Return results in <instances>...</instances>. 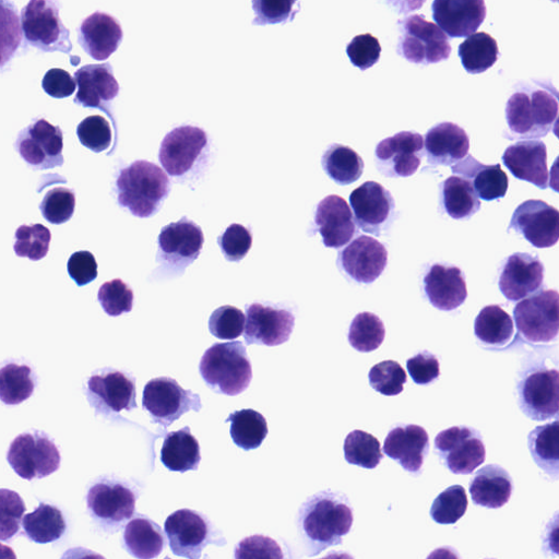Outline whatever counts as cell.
<instances>
[{
	"label": "cell",
	"mask_w": 559,
	"mask_h": 559,
	"mask_svg": "<svg viewBox=\"0 0 559 559\" xmlns=\"http://www.w3.org/2000/svg\"><path fill=\"white\" fill-rule=\"evenodd\" d=\"M558 97L550 85L524 83L506 104V120L513 138L545 136L557 123Z\"/></svg>",
	"instance_id": "obj_2"
},
{
	"label": "cell",
	"mask_w": 559,
	"mask_h": 559,
	"mask_svg": "<svg viewBox=\"0 0 559 559\" xmlns=\"http://www.w3.org/2000/svg\"><path fill=\"white\" fill-rule=\"evenodd\" d=\"M468 500L461 485H453L440 492L430 508V516L438 524H454L466 512Z\"/></svg>",
	"instance_id": "obj_48"
},
{
	"label": "cell",
	"mask_w": 559,
	"mask_h": 559,
	"mask_svg": "<svg viewBox=\"0 0 559 559\" xmlns=\"http://www.w3.org/2000/svg\"><path fill=\"white\" fill-rule=\"evenodd\" d=\"M25 512L21 496L10 489H0V540H9L19 533Z\"/></svg>",
	"instance_id": "obj_52"
},
{
	"label": "cell",
	"mask_w": 559,
	"mask_h": 559,
	"mask_svg": "<svg viewBox=\"0 0 559 559\" xmlns=\"http://www.w3.org/2000/svg\"><path fill=\"white\" fill-rule=\"evenodd\" d=\"M440 187L442 205L450 217L468 218L480 209L479 198L466 178L453 175L448 177Z\"/></svg>",
	"instance_id": "obj_39"
},
{
	"label": "cell",
	"mask_w": 559,
	"mask_h": 559,
	"mask_svg": "<svg viewBox=\"0 0 559 559\" xmlns=\"http://www.w3.org/2000/svg\"><path fill=\"white\" fill-rule=\"evenodd\" d=\"M516 400L521 411L533 420L557 419L559 409V373L543 362L520 374Z\"/></svg>",
	"instance_id": "obj_8"
},
{
	"label": "cell",
	"mask_w": 559,
	"mask_h": 559,
	"mask_svg": "<svg viewBox=\"0 0 559 559\" xmlns=\"http://www.w3.org/2000/svg\"><path fill=\"white\" fill-rule=\"evenodd\" d=\"M78 41L93 59L109 58L122 40L119 22L111 15L96 11L85 17L78 28Z\"/></svg>",
	"instance_id": "obj_28"
},
{
	"label": "cell",
	"mask_w": 559,
	"mask_h": 559,
	"mask_svg": "<svg viewBox=\"0 0 559 559\" xmlns=\"http://www.w3.org/2000/svg\"><path fill=\"white\" fill-rule=\"evenodd\" d=\"M116 188L120 206L136 217H150L167 198L170 182L159 166L140 159L120 170Z\"/></svg>",
	"instance_id": "obj_3"
},
{
	"label": "cell",
	"mask_w": 559,
	"mask_h": 559,
	"mask_svg": "<svg viewBox=\"0 0 559 559\" xmlns=\"http://www.w3.org/2000/svg\"><path fill=\"white\" fill-rule=\"evenodd\" d=\"M76 135L81 144L95 153L107 150L112 139L109 122L99 115L84 118L76 128Z\"/></svg>",
	"instance_id": "obj_54"
},
{
	"label": "cell",
	"mask_w": 559,
	"mask_h": 559,
	"mask_svg": "<svg viewBox=\"0 0 559 559\" xmlns=\"http://www.w3.org/2000/svg\"><path fill=\"white\" fill-rule=\"evenodd\" d=\"M236 558L247 557H271L282 558L283 554L280 546L272 538L253 535L242 539L236 547Z\"/></svg>",
	"instance_id": "obj_59"
},
{
	"label": "cell",
	"mask_w": 559,
	"mask_h": 559,
	"mask_svg": "<svg viewBox=\"0 0 559 559\" xmlns=\"http://www.w3.org/2000/svg\"><path fill=\"white\" fill-rule=\"evenodd\" d=\"M35 379L27 365L9 362L0 368V401L5 405H17L34 392Z\"/></svg>",
	"instance_id": "obj_43"
},
{
	"label": "cell",
	"mask_w": 559,
	"mask_h": 559,
	"mask_svg": "<svg viewBox=\"0 0 559 559\" xmlns=\"http://www.w3.org/2000/svg\"><path fill=\"white\" fill-rule=\"evenodd\" d=\"M428 451L427 431L414 424L395 426L389 431L383 443V453L411 474H420Z\"/></svg>",
	"instance_id": "obj_24"
},
{
	"label": "cell",
	"mask_w": 559,
	"mask_h": 559,
	"mask_svg": "<svg viewBox=\"0 0 559 559\" xmlns=\"http://www.w3.org/2000/svg\"><path fill=\"white\" fill-rule=\"evenodd\" d=\"M459 57L463 68L471 74H478L491 68L499 58L496 39L485 33H473L460 45Z\"/></svg>",
	"instance_id": "obj_41"
},
{
	"label": "cell",
	"mask_w": 559,
	"mask_h": 559,
	"mask_svg": "<svg viewBox=\"0 0 559 559\" xmlns=\"http://www.w3.org/2000/svg\"><path fill=\"white\" fill-rule=\"evenodd\" d=\"M122 539L127 551L139 559L156 558L165 548V537L160 527L142 515L128 522Z\"/></svg>",
	"instance_id": "obj_35"
},
{
	"label": "cell",
	"mask_w": 559,
	"mask_h": 559,
	"mask_svg": "<svg viewBox=\"0 0 559 559\" xmlns=\"http://www.w3.org/2000/svg\"><path fill=\"white\" fill-rule=\"evenodd\" d=\"M74 207V192L64 187H57L47 191L39 204L43 216L55 225L68 222L73 215Z\"/></svg>",
	"instance_id": "obj_50"
},
{
	"label": "cell",
	"mask_w": 559,
	"mask_h": 559,
	"mask_svg": "<svg viewBox=\"0 0 559 559\" xmlns=\"http://www.w3.org/2000/svg\"><path fill=\"white\" fill-rule=\"evenodd\" d=\"M204 235L199 225L182 217L164 226L158 236L157 260L176 269H185L200 254Z\"/></svg>",
	"instance_id": "obj_18"
},
{
	"label": "cell",
	"mask_w": 559,
	"mask_h": 559,
	"mask_svg": "<svg viewBox=\"0 0 559 559\" xmlns=\"http://www.w3.org/2000/svg\"><path fill=\"white\" fill-rule=\"evenodd\" d=\"M406 367L411 378L416 384H429L440 376L438 358L427 350H423L408 358Z\"/></svg>",
	"instance_id": "obj_58"
},
{
	"label": "cell",
	"mask_w": 559,
	"mask_h": 559,
	"mask_svg": "<svg viewBox=\"0 0 559 559\" xmlns=\"http://www.w3.org/2000/svg\"><path fill=\"white\" fill-rule=\"evenodd\" d=\"M160 461L173 472L185 473L199 467L200 445L189 427L166 435L160 449Z\"/></svg>",
	"instance_id": "obj_36"
},
{
	"label": "cell",
	"mask_w": 559,
	"mask_h": 559,
	"mask_svg": "<svg viewBox=\"0 0 559 559\" xmlns=\"http://www.w3.org/2000/svg\"><path fill=\"white\" fill-rule=\"evenodd\" d=\"M41 87L53 98H66L74 93L76 83L74 78L66 70L52 68L45 73Z\"/></svg>",
	"instance_id": "obj_61"
},
{
	"label": "cell",
	"mask_w": 559,
	"mask_h": 559,
	"mask_svg": "<svg viewBox=\"0 0 559 559\" xmlns=\"http://www.w3.org/2000/svg\"><path fill=\"white\" fill-rule=\"evenodd\" d=\"M452 171L469 180L478 198L483 200L501 199L507 193L509 180L500 164L485 165L468 155L452 165Z\"/></svg>",
	"instance_id": "obj_33"
},
{
	"label": "cell",
	"mask_w": 559,
	"mask_h": 559,
	"mask_svg": "<svg viewBox=\"0 0 559 559\" xmlns=\"http://www.w3.org/2000/svg\"><path fill=\"white\" fill-rule=\"evenodd\" d=\"M385 328L374 313L364 311L355 316L348 329V343L361 353L376 350L384 341Z\"/></svg>",
	"instance_id": "obj_45"
},
{
	"label": "cell",
	"mask_w": 559,
	"mask_h": 559,
	"mask_svg": "<svg viewBox=\"0 0 559 559\" xmlns=\"http://www.w3.org/2000/svg\"><path fill=\"white\" fill-rule=\"evenodd\" d=\"M74 80L78 86L74 103L83 107L105 111V106L119 93V84L109 63L83 66L75 71Z\"/></svg>",
	"instance_id": "obj_29"
},
{
	"label": "cell",
	"mask_w": 559,
	"mask_h": 559,
	"mask_svg": "<svg viewBox=\"0 0 559 559\" xmlns=\"http://www.w3.org/2000/svg\"><path fill=\"white\" fill-rule=\"evenodd\" d=\"M347 497L330 490L310 497L299 510L298 525L310 556L342 543L353 524Z\"/></svg>",
	"instance_id": "obj_1"
},
{
	"label": "cell",
	"mask_w": 559,
	"mask_h": 559,
	"mask_svg": "<svg viewBox=\"0 0 559 559\" xmlns=\"http://www.w3.org/2000/svg\"><path fill=\"white\" fill-rule=\"evenodd\" d=\"M338 264L356 283L370 284L384 271L388 250L376 238L360 235L338 253Z\"/></svg>",
	"instance_id": "obj_21"
},
{
	"label": "cell",
	"mask_w": 559,
	"mask_h": 559,
	"mask_svg": "<svg viewBox=\"0 0 559 559\" xmlns=\"http://www.w3.org/2000/svg\"><path fill=\"white\" fill-rule=\"evenodd\" d=\"M15 148L35 169H49L63 164V135L58 126L37 119L20 131Z\"/></svg>",
	"instance_id": "obj_13"
},
{
	"label": "cell",
	"mask_w": 559,
	"mask_h": 559,
	"mask_svg": "<svg viewBox=\"0 0 559 559\" xmlns=\"http://www.w3.org/2000/svg\"><path fill=\"white\" fill-rule=\"evenodd\" d=\"M134 380L123 372L108 369L87 380V399L96 411L120 413L136 407Z\"/></svg>",
	"instance_id": "obj_22"
},
{
	"label": "cell",
	"mask_w": 559,
	"mask_h": 559,
	"mask_svg": "<svg viewBox=\"0 0 559 559\" xmlns=\"http://www.w3.org/2000/svg\"><path fill=\"white\" fill-rule=\"evenodd\" d=\"M432 17L451 37H464L476 32L486 17L484 0H433Z\"/></svg>",
	"instance_id": "obj_27"
},
{
	"label": "cell",
	"mask_w": 559,
	"mask_h": 559,
	"mask_svg": "<svg viewBox=\"0 0 559 559\" xmlns=\"http://www.w3.org/2000/svg\"><path fill=\"white\" fill-rule=\"evenodd\" d=\"M97 299L108 316L117 317L131 311L133 292L127 283L120 278H115L105 282L99 287Z\"/></svg>",
	"instance_id": "obj_51"
},
{
	"label": "cell",
	"mask_w": 559,
	"mask_h": 559,
	"mask_svg": "<svg viewBox=\"0 0 559 559\" xmlns=\"http://www.w3.org/2000/svg\"><path fill=\"white\" fill-rule=\"evenodd\" d=\"M513 483L510 474L498 464L480 467L469 483V493L475 504L498 509L511 497Z\"/></svg>",
	"instance_id": "obj_32"
},
{
	"label": "cell",
	"mask_w": 559,
	"mask_h": 559,
	"mask_svg": "<svg viewBox=\"0 0 559 559\" xmlns=\"http://www.w3.org/2000/svg\"><path fill=\"white\" fill-rule=\"evenodd\" d=\"M321 162L325 174L341 186L357 181L364 171L360 155L343 144H331L323 153Z\"/></svg>",
	"instance_id": "obj_40"
},
{
	"label": "cell",
	"mask_w": 559,
	"mask_h": 559,
	"mask_svg": "<svg viewBox=\"0 0 559 559\" xmlns=\"http://www.w3.org/2000/svg\"><path fill=\"white\" fill-rule=\"evenodd\" d=\"M527 445L536 465L552 480L559 474V421L535 427L527 436Z\"/></svg>",
	"instance_id": "obj_37"
},
{
	"label": "cell",
	"mask_w": 559,
	"mask_h": 559,
	"mask_svg": "<svg viewBox=\"0 0 559 559\" xmlns=\"http://www.w3.org/2000/svg\"><path fill=\"white\" fill-rule=\"evenodd\" d=\"M171 551L179 557L198 559L212 542L209 521L199 512L180 509L168 515L164 525Z\"/></svg>",
	"instance_id": "obj_17"
},
{
	"label": "cell",
	"mask_w": 559,
	"mask_h": 559,
	"mask_svg": "<svg viewBox=\"0 0 559 559\" xmlns=\"http://www.w3.org/2000/svg\"><path fill=\"white\" fill-rule=\"evenodd\" d=\"M314 224L328 248L345 246L356 233V222L349 205L336 194H330L318 203Z\"/></svg>",
	"instance_id": "obj_26"
},
{
	"label": "cell",
	"mask_w": 559,
	"mask_h": 559,
	"mask_svg": "<svg viewBox=\"0 0 559 559\" xmlns=\"http://www.w3.org/2000/svg\"><path fill=\"white\" fill-rule=\"evenodd\" d=\"M135 501L133 490L117 480L96 481L86 493L88 513L109 532L119 530L133 515Z\"/></svg>",
	"instance_id": "obj_12"
},
{
	"label": "cell",
	"mask_w": 559,
	"mask_h": 559,
	"mask_svg": "<svg viewBox=\"0 0 559 559\" xmlns=\"http://www.w3.org/2000/svg\"><path fill=\"white\" fill-rule=\"evenodd\" d=\"M424 289L430 304L442 311L459 308L467 297L466 282L457 266L433 264L424 276Z\"/></svg>",
	"instance_id": "obj_30"
},
{
	"label": "cell",
	"mask_w": 559,
	"mask_h": 559,
	"mask_svg": "<svg viewBox=\"0 0 559 559\" xmlns=\"http://www.w3.org/2000/svg\"><path fill=\"white\" fill-rule=\"evenodd\" d=\"M474 333L489 349H503L514 337V323L510 314L498 305L485 306L474 322Z\"/></svg>",
	"instance_id": "obj_34"
},
{
	"label": "cell",
	"mask_w": 559,
	"mask_h": 559,
	"mask_svg": "<svg viewBox=\"0 0 559 559\" xmlns=\"http://www.w3.org/2000/svg\"><path fill=\"white\" fill-rule=\"evenodd\" d=\"M21 26L27 43L44 52L70 55V32L61 22L55 0H29L21 11Z\"/></svg>",
	"instance_id": "obj_6"
},
{
	"label": "cell",
	"mask_w": 559,
	"mask_h": 559,
	"mask_svg": "<svg viewBox=\"0 0 559 559\" xmlns=\"http://www.w3.org/2000/svg\"><path fill=\"white\" fill-rule=\"evenodd\" d=\"M397 13L407 14L412 11L420 9L426 0H384Z\"/></svg>",
	"instance_id": "obj_62"
},
{
	"label": "cell",
	"mask_w": 559,
	"mask_h": 559,
	"mask_svg": "<svg viewBox=\"0 0 559 559\" xmlns=\"http://www.w3.org/2000/svg\"><path fill=\"white\" fill-rule=\"evenodd\" d=\"M22 526L28 539L38 544H47L63 535L67 523L58 508L40 502L33 512L23 515Z\"/></svg>",
	"instance_id": "obj_38"
},
{
	"label": "cell",
	"mask_w": 559,
	"mask_h": 559,
	"mask_svg": "<svg viewBox=\"0 0 559 559\" xmlns=\"http://www.w3.org/2000/svg\"><path fill=\"white\" fill-rule=\"evenodd\" d=\"M511 229L536 248L552 247L559 238V212L542 200L524 201L513 212Z\"/></svg>",
	"instance_id": "obj_15"
},
{
	"label": "cell",
	"mask_w": 559,
	"mask_h": 559,
	"mask_svg": "<svg viewBox=\"0 0 559 559\" xmlns=\"http://www.w3.org/2000/svg\"><path fill=\"white\" fill-rule=\"evenodd\" d=\"M519 334L531 345L555 342L559 331V295L555 289L540 290L519 301L513 309Z\"/></svg>",
	"instance_id": "obj_5"
},
{
	"label": "cell",
	"mask_w": 559,
	"mask_h": 559,
	"mask_svg": "<svg viewBox=\"0 0 559 559\" xmlns=\"http://www.w3.org/2000/svg\"><path fill=\"white\" fill-rule=\"evenodd\" d=\"M397 53L412 63L430 64L447 60L451 46L445 33L421 14L400 22Z\"/></svg>",
	"instance_id": "obj_7"
},
{
	"label": "cell",
	"mask_w": 559,
	"mask_h": 559,
	"mask_svg": "<svg viewBox=\"0 0 559 559\" xmlns=\"http://www.w3.org/2000/svg\"><path fill=\"white\" fill-rule=\"evenodd\" d=\"M199 371L213 391L231 396L242 393L252 379L246 347L238 341L216 343L207 348L200 360Z\"/></svg>",
	"instance_id": "obj_4"
},
{
	"label": "cell",
	"mask_w": 559,
	"mask_h": 559,
	"mask_svg": "<svg viewBox=\"0 0 559 559\" xmlns=\"http://www.w3.org/2000/svg\"><path fill=\"white\" fill-rule=\"evenodd\" d=\"M297 0H252L255 19L252 24L266 25L292 21L298 9Z\"/></svg>",
	"instance_id": "obj_55"
},
{
	"label": "cell",
	"mask_w": 559,
	"mask_h": 559,
	"mask_svg": "<svg viewBox=\"0 0 559 559\" xmlns=\"http://www.w3.org/2000/svg\"><path fill=\"white\" fill-rule=\"evenodd\" d=\"M424 148L430 164L452 166L467 156L469 138L456 123L441 122L428 130Z\"/></svg>",
	"instance_id": "obj_31"
},
{
	"label": "cell",
	"mask_w": 559,
	"mask_h": 559,
	"mask_svg": "<svg viewBox=\"0 0 559 559\" xmlns=\"http://www.w3.org/2000/svg\"><path fill=\"white\" fill-rule=\"evenodd\" d=\"M206 145L207 135L204 130L194 126H180L165 135L158 158L170 176L180 177L195 165Z\"/></svg>",
	"instance_id": "obj_16"
},
{
	"label": "cell",
	"mask_w": 559,
	"mask_h": 559,
	"mask_svg": "<svg viewBox=\"0 0 559 559\" xmlns=\"http://www.w3.org/2000/svg\"><path fill=\"white\" fill-rule=\"evenodd\" d=\"M343 449L346 462L362 468H376L383 457L379 440L359 429L346 436Z\"/></svg>",
	"instance_id": "obj_44"
},
{
	"label": "cell",
	"mask_w": 559,
	"mask_h": 559,
	"mask_svg": "<svg viewBox=\"0 0 559 559\" xmlns=\"http://www.w3.org/2000/svg\"><path fill=\"white\" fill-rule=\"evenodd\" d=\"M349 204L357 225L380 236L392 219L395 203L390 191L376 181H366L349 194Z\"/></svg>",
	"instance_id": "obj_20"
},
{
	"label": "cell",
	"mask_w": 559,
	"mask_h": 559,
	"mask_svg": "<svg viewBox=\"0 0 559 559\" xmlns=\"http://www.w3.org/2000/svg\"><path fill=\"white\" fill-rule=\"evenodd\" d=\"M350 62L361 71L371 68L380 58L381 46L377 37L366 33L355 36L346 47Z\"/></svg>",
	"instance_id": "obj_57"
},
{
	"label": "cell",
	"mask_w": 559,
	"mask_h": 559,
	"mask_svg": "<svg viewBox=\"0 0 559 559\" xmlns=\"http://www.w3.org/2000/svg\"><path fill=\"white\" fill-rule=\"evenodd\" d=\"M246 317L243 312L230 305L215 309L209 319V330L217 338L235 340L245 330Z\"/></svg>",
	"instance_id": "obj_53"
},
{
	"label": "cell",
	"mask_w": 559,
	"mask_h": 559,
	"mask_svg": "<svg viewBox=\"0 0 559 559\" xmlns=\"http://www.w3.org/2000/svg\"><path fill=\"white\" fill-rule=\"evenodd\" d=\"M243 337L248 345H281L289 340L295 317L286 309L253 302L246 306Z\"/></svg>",
	"instance_id": "obj_19"
},
{
	"label": "cell",
	"mask_w": 559,
	"mask_h": 559,
	"mask_svg": "<svg viewBox=\"0 0 559 559\" xmlns=\"http://www.w3.org/2000/svg\"><path fill=\"white\" fill-rule=\"evenodd\" d=\"M502 162L518 179L528 181L539 189L549 186L547 148L543 141L524 140L511 144L506 148Z\"/></svg>",
	"instance_id": "obj_25"
},
{
	"label": "cell",
	"mask_w": 559,
	"mask_h": 559,
	"mask_svg": "<svg viewBox=\"0 0 559 559\" xmlns=\"http://www.w3.org/2000/svg\"><path fill=\"white\" fill-rule=\"evenodd\" d=\"M142 405L153 421L167 427L189 411L202 408L201 399L185 390L171 378L158 377L150 380L143 390Z\"/></svg>",
	"instance_id": "obj_10"
},
{
	"label": "cell",
	"mask_w": 559,
	"mask_h": 559,
	"mask_svg": "<svg viewBox=\"0 0 559 559\" xmlns=\"http://www.w3.org/2000/svg\"><path fill=\"white\" fill-rule=\"evenodd\" d=\"M544 281L540 260L525 252H515L507 258L499 276V289L510 301H519L537 292Z\"/></svg>",
	"instance_id": "obj_23"
},
{
	"label": "cell",
	"mask_w": 559,
	"mask_h": 559,
	"mask_svg": "<svg viewBox=\"0 0 559 559\" xmlns=\"http://www.w3.org/2000/svg\"><path fill=\"white\" fill-rule=\"evenodd\" d=\"M225 423H230L229 432L235 444L247 451L259 448L269 432L264 416L251 408L230 413Z\"/></svg>",
	"instance_id": "obj_42"
},
{
	"label": "cell",
	"mask_w": 559,
	"mask_h": 559,
	"mask_svg": "<svg viewBox=\"0 0 559 559\" xmlns=\"http://www.w3.org/2000/svg\"><path fill=\"white\" fill-rule=\"evenodd\" d=\"M68 273L78 286H84L97 277L95 257L86 250L76 251L68 260Z\"/></svg>",
	"instance_id": "obj_60"
},
{
	"label": "cell",
	"mask_w": 559,
	"mask_h": 559,
	"mask_svg": "<svg viewBox=\"0 0 559 559\" xmlns=\"http://www.w3.org/2000/svg\"><path fill=\"white\" fill-rule=\"evenodd\" d=\"M435 450L453 474H472L486 459L481 435L474 428L453 426L435 438Z\"/></svg>",
	"instance_id": "obj_11"
},
{
	"label": "cell",
	"mask_w": 559,
	"mask_h": 559,
	"mask_svg": "<svg viewBox=\"0 0 559 559\" xmlns=\"http://www.w3.org/2000/svg\"><path fill=\"white\" fill-rule=\"evenodd\" d=\"M224 257L231 262L240 261L252 246V235L240 224L229 225L217 238Z\"/></svg>",
	"instance_id": "obj_56"
},
{
	"label": "cell",
	"mask_w": 559,
	"mask_h": 559,
	"mask_svg": "<svg viewBox=\"0 0 559 559\" xmlns=\"http://www.w3.org/2000/svg\"><path fill=\"white\" fill-rule=\"evenodd\" d=\"M14 238L13 249L17 257L38 261L48 253L51 234L41 224L21 225Z\"/></svg>",
	"instance_id": "obj_47"
},
{
	"label": "cell",
	"mask_w": 559,
	"mask_h": 559,
	"mask_svg": "<svg viewBox=\"0 0 559 559\" xmlns=\"http://www.w3.org/2000/svg\"><path fill=\"white\" fill-rule=\"evenodd\" d=\"M424 156V139L417 132L402 131L380 141L374 150L376 167L388 178L415 174Z\"/></svg>",
	"instance_id": "obj_14"
},
{
	"label": "cell",
	"mask_w": 559,
	"mask_h": 559,
	"mask_svg": "<svg viewBox=\"0 0 559 559\" xmlns=\"http://www.w3.org/2000/svg\"><path fill=\"white\" fill-rule=\"evenodd\" d=\"M368 380L378 393L394 396L403 392L407 376L397 361L389 359L373 365L369 370Z\"/></svg>",
	"instance_id": "obj_49"
},
{
	"label": "cell",
	"mask_w": 559,
	"mask_h": 559,
	"mask_svg": "<svg viewBox=\"0 0 559 559\" xmlns=\"http://www.w3.org/2000/svg\"><path fill=\"white\" fill-rule=\"evenodd\" d=\"M7 461L22 478L32 480L46 477L60 466V452L44 432L32 431L16 436L11 442Z\"/></svg>",
	"instance_id": "obj_9"
},
{
	"label": "cell",
	"mask_w": 559,
	"mask_h": 559,
	"mask_svg": "<svg viewBox=\"0 0 559 559\" xmlns=\"http://www.w3.org/2000/svg\"><path fill=\"white\" fill-rule=\"evenodd\" d=\"M21 19L11 0H0V69L16 55L22 44Z\"/></svg>",
	"instance_id": "obj_46"
}]
</instances>
